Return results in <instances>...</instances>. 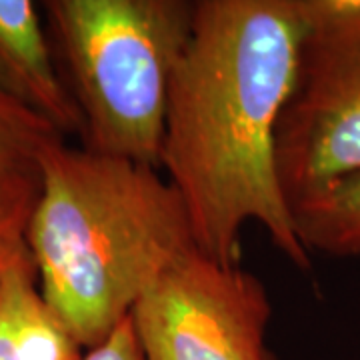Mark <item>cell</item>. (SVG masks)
<instances>
[{
	"instance_id": "cell-1",
	"label": "cell",
	"mask_w": 360,
	"mask_h": 360,
	"mask_svg": "<svg viewBox=\"0 0 360 360\" xmlns=\"http://www.w3.org/2000/svg\"><path fill=\"white\" fill-rule=\"evenodd\" d=\"M302 26L300 0H194L158 168L186 208L196 248L222 264H240L250 222L292 266L312 264L276 170Z\"/></svg>"
},
{
	"instance_id": "cell-2",
	"label": "cell",
	"mask_w": 360,
	"mask_h": 360,
	"mask_svg": "<svg viewBox=\"0 0 360 360\" xmlns=\"http://www.w3.org/2000/svg\"><path fill=\"white\" fill-rule=\"evenodd\" d=\"M26 231L39 290L82 350L103 345L165 270L196 248L186 208L156 167L66 139L40 156Z\"/></svg>"
},
{
	"instance_id": "cell-3",
	"label": "cell",
	"mask_w": 360,
	"mask_h": 360,
	"mask_svg": "<svg viewBox=\"0 0 360 360\" xmlns=\"http://www.w3.org/2000/svg\"><path fill=\"white\" fill-rule=\"evenodd\" d=\"M54 46L82 115V146L158 168L168 89L191 39L188 0H46Z\"/></svg>"
},
{
	"instance_id": "cell-4",
	"label": "cell",
	"mask_w": 360,
	"mask_h": 360,
	"mask_svg": "<svg viewBox=\"0 0 360 360\" xmlns=\"http://www.w3.org/2000/svg\"><path fill=\"white\" fill-rule=\"evenodd\" d=\"M295 80L276 127V170L292 206L360 172V0H300Z\"/></svg>"
},
{
	"instance_id": "cell-5",
	"label": "cell",
	"mask_w": 360,
	"mask_h": 360,
	"mask_svg": "<svg viewBox=\"0 0 360 360\" xmlns=\"http://www.w3.org/2000/svg\"><path fill=\"white\" fill-rule=\"evenodd\" d=\"M269 292L240 264L198 248L170 264L130 312L142 360H272Z\"/></svg>"
},
{
	"instance_id": "cell-6",
	"label": "cell",
	"mask_w": 360,
	"mask_h": 360,
	"mask_svg": "<svg viewBox=\"0 0 360 360\" xmlns=\"http://www.w3.org/2000/svg\"><path fill=\"white\" fill-rule=\"evenodd\" d=\"M0 89L65 139H82V115L56 68L32 0H0Z\"/></svg>"
},
{
	"instance_id": "cell-7",
	"label": "cell",
	"mask_w": 360,
	"mask_h": 360,
	"mask_svg": "<svg viewBox=\"0 0 360 360\" xmlns=\"http://www.w3.org/2000/svg\"><path fill=\"white\" fill-rule=\"evenodd\" d=\"M82 348L52 316L32 257L0 281V360H80Z\"/></svg>"
},
{
	"instance_id": "cell-8",
	"label": "cell",
	"mask_w": 360,
	"mask_h": 360,
	"mask_svg": "<svg viewBox=\"0 0 360 360\" xmlns=\"http://www.w3.org/2000/svg\"><path fill=\"white\" fill-rule=\"evenodd\" d=\"M290 210L310 255L360 260V172L296 200Z\"/></svg>"
},
{
	"instance_id": "cell-9",
	"label": "cell",
	"mask_w": 360,
	"mask_h": 360,
	"mask_svg": "<svg viewBox=\"0 0 360 360\" xmlns=\"http://www.w3.org/2000/svg\"><path fill=\"white\" fill-rule=\"evenodd\" d=\"M65 139L0 89V176H40V156Z\"/></svg>"
},
{
	"instance_id": "cell-10",
	"label": "cell",
	"mask_w": 360,
	"mask_h": 360,
	"mask_svg": "<svg viewBox=\"0 0 360 360\" xmlns=\"http://www.w3.org/2000/svg\"><path fill=\"white\" fill-rule=\"evenodd\" d=\"M40 194V176H0V281L30 258L26 231Z\"/></svg>"
},
{
	"instance_id": "cell-11",
	"label": "cell",
	"mask_w": 360,
	"mask_h": 360,
	"mask_svg": "<svg viewBox=\"0 0 360 360\" xmlns=\"http://www.w3.org/2000/svg\"><path fill=\"white\" fill-rule=\"evenodd\" d=\"M80 360H142L141 347L130 316L116 326L115 333L103 345L86 350V354Z\"/></svg>"
}]
</instances>
